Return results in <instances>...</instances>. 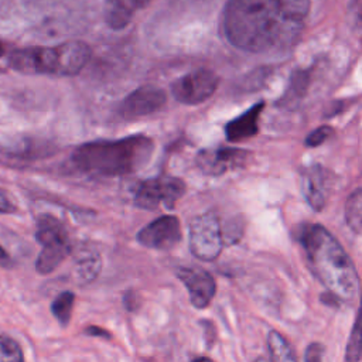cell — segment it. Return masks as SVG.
Listing matches in <instances>:
<instances>
[{"mask_svg":"<svg viewBox=\"0 0 362 362\" xmlns=\"http://www.w3.org/2000/svg\"><path fill=\"white\" fill-rule=\"evenodd\" d=\"M264 109V102L260 100L243 112L240 116L232 119L225 126V134L228 141L236 143L250 139L259 133V117Z\"/></svg>","mask_w":362,"mask_h":362,"instance_id":"13","label":"cell"},{"mask_svg":"<svg viewBox=\"0 0 362 362\" xmlns=\"http://www.w3.org/2000/svg\"><path fill=\"white\" fill-rule=\"evenodd\" d=\"M92 49L83 41H66L54 47H27L8 57V65L21 74L71 76L82 71Z\"/></svg>","mask_w":362,"mask_h":362,"instance_id":"4","label":"cell"},{"mask_svg":"<svg viewBox=\"0 0 362 362\" xmlns=\"http://www.w3.org/2000/svg\"><path fill=\"white\" fill-rule=\"evenodd\" d=\"M154 150L148 136L134 134L119 140H95L78 146L71 156L72 165L93 175H126L144 167Z\"/></svg>","mask_w":362,"mask_h":362,"instance_id":"3","label":"cell"},{"mask_svg":"<svg viewBox=\"0 0 362 362\" xmlns=\"http://www.w3.org/2000/svg\"><path fill=\"white\" fill-rule=\"evenodd\" d=\"M269 352L273 361H296V355L288 342L277 331L272 329L267 335Z\"/></svg>","mask_w":362,"mask_h":362,"instance_id":"20","label":"cell"},{"mask_svg":"<svg viewBox=\"0 0 362 362\" xmlns=\"http://www.w3.org/2000/svg\"><path fill=\"white\" fill-rule=\"evenodd\" d=\"M250 153L233 147H209L197 154V165L206 175H222L226 171L240 168L249 161Z\"/></svg>","mask_w":362,"mask_h":362,"instance_id":"8","label":"cell"},{"mask_svg":"<svg viewBox=\"0 0 362 362\" xmlns=\"http://www.w3.org/2000/svg\"><path fill=\"white\" fill-rule=\"evenodd\" d=\"M334 133L332 127L328 126V124H324V126H320L317 127L315 130H313L307 137H305V146L307 147H317L320 144H322L331 134Z\"/></svg>","mask_w":362,"mask_h":362,"instance_id":"24","label":"cell"},{"mask_svg":"<svg viewBox=\"0 0 362 362\" xmlns=\"http://www.w3.org/2000/svg\"><path fill=\"white\" fill-rule=\"evenodd\" d=\"M301 24L290 21L279 0H229L223 13L228 41L243 51L283 48L298 35Z\"/></svg>","mask_w":362,"mask_h":362,"instance_id":"1","label":"cell"},{"mask_svg":"<svg viewBox=\"0 0 362 362\" xmlns=\"http://www.w3.org/2000/svg\"><path fill=\"white\" fill-rule=\"evenodd\" d=\"M361 18H362V8H361Z\"/></svg>","mask_w":362,"mask_h":362,"instance_id":"31","label":"cell"},{"mask_svg":"<svg viewBox=\"0 0 362 362\" xmlns=\"http://www.w3.org/2000/svg\"><path fill=\"white\" fill-rule=\"evenodd\" d=\"M165 92L156 85H143L129 93L119 106V116L137 119L161 110L165 106Z\"/></svg>","mask_w":362,"mask_h":362,"instance_id":"10","label":"cell"},{"mask_svg":"<svg viewBox=\"0 0 362 362\" xmlns=\"http://www.w3.org/2000/svg\"><path fill=\"white\" fill-rule=\"evenodd\" d=\"M123 301H124V305L129 311H136L140 307V298H139L137 293H134L133 290H130L124 294Z\"/></svg>","mask_w":362,"mask_h":362,"instance_id":"26","label":"cell"},{"mask_svg":"<svg viewBox=\"0 0 362 362\" xmlns=\"http://www.w3.org/2000/svg\"><path fill=\"white\" fill-rule=\"evenodd\" d=\"M308 81L310 75L307 71L294 72L284 96H281V99L279 100L280 105L284 107H294V105L298 103V100L305 95Z\"/></svg>","mask_w":362,"mask_h":362,"instance_id":"16","label":"cell"},{"mask_svg":"<svg viewBox=\"0 0 362 362\" xmlns=\"http://www.w3.org/2000/svg\"><path fill=\"white\" fill-rule=\"evenodd\" d=\"M361 358H362V304H359V310L349 335V341L345 352V361L356 362Z\"/></svg>","mask_w":362,"mask_h":362,"instance_id":"18","label":"cell"},{"mask_svg":"<svg viewBox=\"0 0 362 362\" xmlns=\"http://www.w3.org/2000/svg\"><path fill=\"white\" fill-rule=\"evenodd\" d=\"M324 351L325 349H324V346L321 344L313 342V344H310L307 346L304 358H305L307 362H320L322 359V356H324Z\"/></svg>","mask_w":362,"mask_h":362,"instance_id":"25","label":"cell"},{"mask_svg":"<svg viewBox=\"0 0 362 362\" xmlns=\"http://www.w3.org/2000/svg\"><path fill=\"white\" fill-rule=\"evenodd\" d=\"M7 259H8V256H7L6 250L0 246V262H4V260H7Z\"/></svg>","mask_w":362,"mask_h":362,"instance_id":"29","label":"cell"},{"mask_svg":"<svg viewBox=\"0 0 362 362\" xmlns=\"http://www.w3.org/2000/svg\"><path fill=\"white\" fill-rule=\"evenodd\" d=\"M16 211V206L14 204L8 199L7 194L0 189V214H11Z\"/></svg>","mask_w":362,"mask_h":362,"instance_id":"27","label":"cell"},{"mask_svg":"<svg viewBox=\"0 0 362 362\" xmlns=\"http://www.w3.org/2000/svg\"><path fill=\"white\" fill-rule=\"evenodd\" d=\"M279 3L284 16L290 21L303 25V21L310 11V0H279Z\"/></svg>","mask_w":362,"mask_h":362,"instance_id":"22","label":"cell"},{"mask_svg":"<svg viewBox=\"0 0 362 362\" xmlns=\"http://www.w3.org/2000/svg\"><path fill=\"white\" fill-rule=\"evenodd\" d=\"M223 233L215 214L206 212L195 216L189 223L191 253L204 262L215 260L223 246Z\"/></svg>","mask_w":362,"mask_h":362,"instance_id":"6","label":"cell"},{"mask_svg":"<svg viewBox=\"0 0 362 362\" xmlns=\"http://www.w3.org/2000/svg\"><path fill=\"white\" fill-rule=\"evenodd\" d=\"M177 276L187 287L189 300L195 308H205L209 305L216 291V283L212 274L198 267H180Z\"/></svg>","mask_w":362,"mask_h":362,"instance_id":"12","label":"cell"},{"mask_svg":"<svg viewBox=\"0 0 362 362\" xmlns=\"http://www.w3.org/2000/svg\"><path fill=\"white\" fill-rule=\"evenodd\" d=\"M184 192L185 184L181 178L160 175L141 181L134 189L133 201L136 206L147 211L157 209L160 205L173 209Z\"/></svg>","mask_w":362,"mask_h":362,"instance_id":"5","label":"cell"},{"mask_svg":"<svg viewBox=\"0 0 362 362\" xmlns=\"http://www.w3.org/2000/svg\"><path fill=\"white\" fill-rule=\"evenodd\" d=\"M361 304H362V294H361Z\"/></svg>","mask_w":362,"mask_h":362,"instance_id":"32","label":"cell"},{"mask_svg":"<svg viewBox=\"0 0 362 362\" xmlns=\"http://www.w3.org/2000/svg\"><path fill=\"white\" fill-rule=\"evenodd\" d=\"M74 301H75V294L72 291L66 290V291L59 293L51 304V313L54 314V317L58 320V322L62 327L68 325L71 321Z\"/></svg>","mask_w":362,"mask_h":362,"instance_id":"19","label":"cell"},{"mask_svg":"<svg viewBox=\"0 0 362 362\" xmlns=\"http://www.w3.org/2000/svg\"><path fill=\"white\" fill-rule=\"evenodd\" d=\"M345 221L352 232L362 235V188H356L345 202Z\"/></svg>","mask_w":362,"mask_h":362,"instance_id":"17","label":"cell"},{"mask_svg":"<svg viewBox=\"0 0 362 362\" xmlns=\"http://www.w3.org/2000/svg\"><path fill=\"white\" fill-rule=\"evenodd\" d=\"M41 246L42 250L40 252L35 262V269L41 274H48L54 272L66 259V256H69L72 250L68 235L51 239Z\"/></svg>","mask_w":362,"mask_h":362,"instance_id":"14","label":"cell"},{"mask_svg":"<svg viewBox=\"0 0 362 362\" xmlns=\"http://www.w3.org/2000/svg\"><path fill=\"white\" fill-rule=\"evenodd\" d=\"M83 332L86 335H90V337H100V338H105V339H109L112 337V334L107 329H105L102 327H95V325H90V327L85 328Z\"/></svg>","mask_w":362,"mask_h":362,"instance_id":"28","label":"cell"},{"mask_svg":"<svg viewBox=\"0 0 362 362\" xmlns=\"http://www.w3.org/2000/svg\"><path fill=\"white\" fill-rule=\"evenodd\" d=\"M4 51H6V47H4V44L0 41V58L4 55Z\"/></svg>","mask_w":362,"mask_h":362,"instance_id":"30","label":"cell"},{"mask_svg":"<svg viewBox=\"0 0 362 362\" xmlns=\"http://www.w3.org/2000/svg\"><path fill=\"white\" fill-rule=\"evenodd\" d=\"M334 174L321 164H311L301 173V191L314 211H322L334 188Z\"/></svg>","mask_w":362,"mask_h":362,"instance_id":"11","label":"cell"},{"mask_svg":"<svg viewBox=\"0 0 362 362\" xmlns=\"http://www.w3.org/2000/svg\"><path fill=\"white\" fill-rule=\"evenodd\" d=\"M182 238L180 219L174 215H163L147 223L137 233V240L146 247L157 250H170L180 243Z\"/></svg>","mask_w":362,"mask_h":362,"instance_id":"9","label":"cell"},{"mask_svg":"<svg viewBox=\"0 0 362 362\" xmlns=\"http://www.w3.org/2000/svg\"><path fill=\"white\" fill-rule=\"evenodd\" d=\"M100 257L98 253H92V255H85L82 257L78 259L75 270L78 277L82 281H92L95 277H98L99 272H100Z\"/></svg>","mask_w":362,"mask_h":362,"instance_id":"21","label":"cell"},{"mask_svg":"<svg viewBox=\"0 0 362 362\" xmlns=\"http://www.w3.org/2000/svg\"><path fill=\"white\" fill-rule=\"evenodd\" d=\"M153 0H107L105 20L112 30H123L137 11L147 7Z\"/></svg>","mask_w":362,"mask_h":362,"instance_id":"15","label":"cell"},{"mask_svg":"<svg viewBox=\"0 0 362 362\" xmlns=\"http://www.w3.org/2000/svg\"><path fill=\"white\" fill-rule=\"evenodd\" d=\"M23 352L17 342L8 337L0 335V361H23Z\"/></svg>","mask_w":362,"mask_h":362,"instance_id":"23","label":"cell"},{"mask_svg":"<svg viewBox=\"0 0 362 362\" xmlns=\"http://www.w3.org/2000/svg\"><path fill=\"white\" fill-rule=\"evenodd\" d=\"M218 83L219 78L215 72L199 68L175 79L171 83V93L184 105H198L215 93Z\"/></svg>","mask_w":362,"mask_h":362,"instance_id":"7","label":"cell"},{"mask_svg":"<svg viewBox=\"0 0 362 362\" xmlns=\"http://www.w3.org/2000/svg\"><path fill=\"white\" fill-rule=\"evenodd\" d=\"M310 269L320 283L341 301H352L359 279L352 259L341 243L320 223H305L297 232Z\"/></svg>","mask_w":362,"mask_h":362,"instance_id":"2","label":"cell"}]
</instances>
